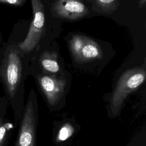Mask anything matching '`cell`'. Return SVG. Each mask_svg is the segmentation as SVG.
<instances>
[{
    "instance_id": "4fadbf2b",
    "label": "cell",
    "mask_w": 146,
    "mask_h": 146,
    "mask_svg": "<svg viewBox=\"0 0 146 146\" xmlns=\"http://www.w3.org/2000/svg\"><path fill=\"white\" fill-rule=\"evenodd\" d=\"M26 0H0V3H6L15 6H22Z\"/></svg>"
},
{
    "instance_id": "52a82bcc",
    "label": "cell",
    "mask_w": 146,
    "mask_h": 146,
    "mask_svg": "<svg viewBox=\"0 0 146 146\" xmlns=\"http://www.w3.org/2000/svg\"><path fill=\"white\" fill-rule=\"evenodd\" d=\"M9 102L5 96H0V146H6L12 125L7 119Z\"/></svg>"
},
{
    "instance_id": "8992f818",
    "label": "cell",
    "mask_w": 146,
    "mask_h": 146,
    "mask_svg": "<svg viewBox=\"0 0 146 146\" xmlns=\"http://www.w3.org/2000/svg\"><path fill=\"white\" fill-rule=\"evenodd\" d=\"M51 11L55 17L70 20L79 19L89 13L80 0H55L52 4Z\"/></svg>"
},
{
    "instance_id": "6da1fadb",
    "label": "cell",
    "mask_w": 146,
    "mask_h": 146,
    "mask_svg": "<svg viewBox=\"0 0 146 146\" xmlns=\"http://www.w3.org/2000/svg\"><path fill=\"white\" fill-rule=\"evenodd\" d=\"M23 65L21 50L12 44L6 47L0 67V79L5 96L13 112L16 123H19L25 104L22 87Z\"/></svg>"
},
{
    "instance_id": "3957f363",
    "label": "cell",
    "mask_w": 146,
    "mask_h": 146,
    "mask_svg": "<svg viewBox=\"0 0 146 146\" xmlns=\"http://www.w3.org/2000/svg\"><path fill=\"white\" fill-rule=\"evenodd\" d=\"M37 120V101L35 93L31 91L19 122V128L14 146H35Z\"/></svg>"
},
{
    "instance_id": "8fae6325",
    "label": "cell",
    "mask_w": 146,
    "mask_h": 146,
    "mask_svg": "<svg viewBox=\"0 0 146 146\" xmlns=\"http://www.w3.org/2000/svg\"><path fill=\"white\" fill-rule=\"evenodd\" d=\"M74 132L73 127L68 124L63 126L59 132L58 138L60 141H64L69 138Z\"/></svg>"
},
{
    "instance_id": "277c9868",
    "label": "cell",
    "mask_w": 146,
    "mask_h": 146,
    "mask_svg": "<svg viewBox=\"0 0 146 146\" xmlns=\"http://www.w3.org/2000/svg\"><path fill=\"white\" fill-rule=\"evenodd\" d=\"M33 10V19L25 40L18 45L21 51L29 53L32 51L42 38L44 30L45 17L41 0H31Z\"/></svg>"
},
{
    "instance_id": "5bb4252c",
    "label": "cell",
    "mask_w": 146,
    "mask_h": 146,
    "mask_svg": "<svg viewBox=\"0 0 146 146\" xmlns=\"http://www.w3.org/2000/svg\"><path fill=\"white\" fill-rule=\"evenodd\" d=\"M146 2V0H140L139 1V5H140V7H141L145 5Z\"/></svg>"
},
{
    "instance_id": "9a60e30c",
    "label": "cell",
    "mask_w": 146,
    "mask_h": 146,
    "mask_svg": "<svg viewBox=\"0 0 146 146\" xmlns=\"http://www.w3.org/2000/svg\"><path fill=\"white\" fill-rule=\"evenodd\" d=\"M1 40H2V38H1V34H0V43L1 42Z\"/></svg>"
},
{
    "instance_id": "ba28073f",
    "label": "cell",
    "mask_w": 146,
    "mask_h": 146,
    "mask_svg": "<svg viewBox=\"0 0 146 146\" xmlns=\"http://www.w3.org/2000/svg\"><path fill=\"white\" fill-rule=\"evenodd\" d=\"M102 56V51L98 44L92 39L86 38L78 59L86 61L100 59Z\"/></svg>"
},
{
    "instance_id": "9c48e42d",
    "label": "cell",
    "mask_w": 146,
    "mask_h": 146,
    "mask_svg": "<svg viewBox=\"0 0 146 146\" xmlns=\"http://www.w3.org/2000/svg\"><path fill=\"white\" fill-rule=\"evenodd\" d=\"M39 63L44 70L50 72L56 73L60 69L56 52H44L40 57Z\"/></svg>"
},
{
    "instance_id": "30bf717a",
    "label": "cell",
    "mask_w": 146,
    "mask_h": 146,
    "mask_svg": "<svg viewBox=\"0 0 146 146\" xmlns=\"http://www.w3.org/2000/svg\"><path fill=\"white\" fill-rule=\"evenodd\" d=\"M86 37L82 35H74L70 42V47L71 52L76 58H79L80 51L85 42Z\"/></svg>"
},
{
    "instance_id": "5b68a950",
    "label": "cell",
    "mask_w": 146,
    "mask_h": 146,
    "mask_svg": "<svg viewBox=\"0 0 146 146\" xmlns=\"http://www.w3.org/2000/svg\"><path fill=\"white\" fill-rule=\"evenodd\" d=\"M38 81L48 104L55 106L64 95L66 80L63 78L47 75H39Z\"/></svg>"
},
{
    "instance_id": "7a4b0ae2",
    "label": "cell",
    "mask_w": 146,
    "mask_h": 146,
    "mask_svg": "<svg viewBox=\"0 0 146 146\" xmlns=\"http://www.w3.org/2000/svg\"><path fill=\"white\" fill-rule=\"evenodd\" d=\"M145 75V70L143 68L129 69L121 75L110 100L108 114L111 117L118 115L127 96L144 82Z\"/></svg>"
},
{
    "instance_id": "7c38bea8",
    "label": "cell",
    "mask_w": 146,
    "mask_h": 146,
    "mask_svg": "<svg viewBox=\"0 0 146 146\" xmlns=\"http://www.w3.org/2000/svg\"><path fill=\"white\" fill-rule=\"evenodd\" d=\"M117 0H96L97 5L104 9L109 10L110 7L114 6Z\"/></svg>"
}]
</instances>
